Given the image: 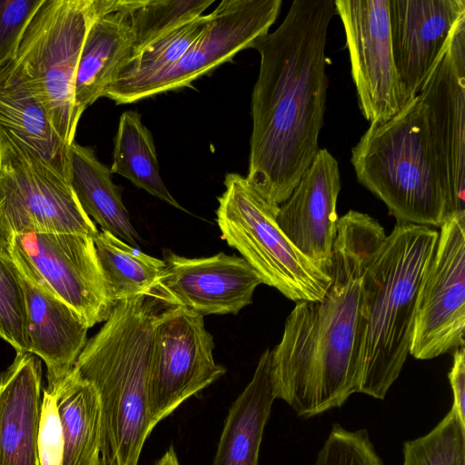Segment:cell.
<instances>
[{"mask_svg":"<svg viewBox=\"0 0 465 465\" xmlns=\"http://www.w3.org/2000/svg\"><path fill=\"white\" fill-rule=\"evenodd\" d=\"M341 189L337 160L321 148L290 197L279 206L277 223L303 255L330 273Z\"/></svg>","mask_w":465,"mask_h":465,"instance_id":"obj_17","label":"cell"},{"mask_svg":"<svg viewBox=\"0 0 465 465\" xmlns=\"http://www.w3.org/2000/svg\"><path fill=\"white\" fill-rule=\"evenodd\" d=\"M102 0H43L27 24L14 65L48 120L67 145L74 142L75 74L90 26Z\"/></svg>","mask_w":465,"mask_h":465,"instance_id":"obj_6","label":"cell"},{"mask_svg":"<svg viewBox=\"0 0 465 465\" xmlns=\"http://www.w3.org/2000/svg\"><path fill=\"white\" fill-rule=\"evenodd\" d=\"M169 305L158 294L116 303L75 362L74 371L99 395L105 465H138L153 430L147 399L149 361L155 326Z\"/></svg>","mask_w":465,"mask_h":465,"instance_id":"obj_3","label":"cell"},{"mask_svg":"<svg viewBox=\"0 0 465 465\" xmlns=\"http://www.w3.org/2000/svg\"><path fill=\"white\" fill-rule=\"evenodd\" d=\"M453 392L452 410L461 424L465 425V349L454 350L452 367L448 374Z\"/></svg>","mask_w":465,"mask_h":465,"instance_id":"obj_34","label":"cell"},{"mask_svg":"<svg viewBox=\"0 0 465 465\" xmlns=\"http://www.w3.org/2000/svg\"><path fill=\"white\" fill-rule=\"evenodd\" d=\"M213 335L203 316L169 305L155 326L148 371V412L153 429L183 402L224 375L214 361Z\"/></svg>","mask_w":465,"mask_h":465,"instance_id":"obj_10","label":"cell"},{"mask_svg":"<svg viewBox=\"0 0 465 465\" xmlns=\"http://www.w3.org/2000/svg\"><path fill=\"white\" fill-rule=\"evenodd\" d=\"M417 95L443 173L450 217L465 215V15Z\"/></svg>","mask_w":465,"mask_h":465,"instance_id":"obj_13","label":"cell"},{"mask_svg":"<svg viewBox=\"0 0 465 465\" xmlns=\"http://www.w3.org/2000/svg\"><path fill=\"white\" fill-rule=\"evenodd\" d=\"M98 232L69 179L0 125V247L7 251L15 236L30 232L94 239Z\"/></svg>","mask_w":465,"mask_h":465,"instance_id":"obj_8","label":"cell"},{"mask_svg":"<svg viewBox=\"0 0 465 465\" xmlns=\"http://www.w3.org/2000/svg\"><path fill=\"white\" fill-rule=\"evenodd\" d=\"M0 338L16 353H29L24 289L10 254L0 247Z\"/></svg>","mask_w":465,"mask_h":465,"instance_id":"obj_30","label":"cell"},{"mask_svg":"<svg viewBox=\"0 0 465 465\" xmlns=\"http://www.w3.org/2000/svg\"><path fill=\"white\" fill-rule=\"evenodd\" d=\"M133 0H102V12L85 36L74 84V111L79 122L84 110L103 97L119 70L129 61Z\"/></svg>","mask_w":465,"mask_h":465,"instance_id":"obj_20","label":"cell"},{"mask_svg":"<svg viewBox=\"0 0 465 465\" xmlns=\"http://www.w3.org/2000/svg\"><path fill=\"white\" fill-rule=\"evenodd\" d=\"M419 287L410 354L431 360L464 346L465 215L440 227Z\"/></svg>","mask_w":465,"mask_h":465,"instance_id":"obj_11","label":"cell"},{"mask_svg":"<svg viewBox=\"0 0 465 465\" xmlns=\"http://www.w3.org/2000/svg\"><path fill=\"white\" fill-rule=\"evenodd\" d=\"M165 268L156 293L168 304L203 316L237 314L252 302L262 281L242 258L219 252L187 258L164 252Z\"/></svg>","mask_w":465,"mask_h":465,"instance_id":"obj_15","label":"cell"},{"mask_svg":"<svg viewBox=\"0 0 465 465\" xmlns=\"http://www.w3.org/2000/svg\"><path fill=\"white\" fill-rule=\"evenodd\" d=\"M110 171L125 177L153 196L183 210L160 175L153 135L135 111H125L120 116Z\"/></svg>","mask_w":465,"mask_h":465,"instance_id":"obj_26","label":"cell"},{"mask_svg":"<svg viewBox=\"0 0 465 465\" xmlns=\"http://www.w3.org/2000/svg\"><path fill=\"white\" fill-rule=\"evenodd\" d=\"M11 242L22 251L47 287L88 328L108 319L114 305L107 295L93 238L30 232L15 236Z\"/></svg>","mask_w":465,"mask_h":465,"instance_id":"obj_14","label":"cell"},{"mask_svg":"<svg viewBox=\"0 0 465 465\" xmlns=\"http://www.w3.org/2000/svg\"><path fill=\"white\" fill-rule=\"evenodd\" d=\"M69 182L84 211L102 230L138 248L140 237L131 223L120 188L93 148L75 142L71 144Z\"/></svg>","mask_w":465,"mask_h":465,"instance_id":"obj_23","label":"cell"},{"mask_svg":"<svg viewBox=\"0 0 465 465\" xmlns=\"http://www.w3.org/2000/svg\"><path fill=\"white\" fill-rule=\"evenodd\" d=\"M155 465H180L173 445L169 447Z\"/></svg>","mask_w":465,"mask_h":465,"instance_id":"obj_35","label":"cell"},{"mask_svg":"<svg viewBox=\"0 0 465 465\" xmlns=\"http://www.w3.org/2000/svg\"><path fill=\"white\" fill-rule=\"evenodd\" d=\"M271 357L270 350L261 355L251 381L231 405L213 465H259L264 428L276 400Z\"/></svg>","mask_w":465,"mask_h":465,"instance_id":"obj_21","label":"cell"},{"mask_svg":"<svg viewBox=\"0 0 465 465\" xmlns=\"http://www.w3.org/2000/svg\"><path fill=\"white\" fill-rule=\"evenodd\" d=\"M313 465H384L365 429L348 430L336 423Z\"/></svg>","mask_w":465,"mask_h":465,"instance_id":"obj_31","label":"cell"},{"mask_svg":"<svg viewBox=\"0 0 465 465\" xmlns=\"http://www.w3.org/2000/svg\"><path fill=\"white\" fill-rule=\"evenodd\" d=\"M56 391L64 439L62 465H99L102 411L95 388L74 369Z\"/></svg>","mask_w":465,"mask_h":465,"instance_id":"obj_24","label":"cell"},{"mask_svg":"<svg viewBox=\"0 0 465 465\" xmlns=\"http://www.w3.org/2000/svg\"><path fill=\"white\" fill-rule=\"evenodd\" d=\"M43 0H0V64L16 55L24 31Z\"/></svg>","mask_w":465,"mask_h":465,"instance_id":"obj_33","label":"cell"},{"mask_svg":"<svg viewBox=\"0 0 465 465\" xmlns=\"http://www.w3.org/2000/svg\"><path fill=\"white\" fill-rule=\"evenodd\" d=\"M37 434L39 465H62L64 439L57 410V391L43 389Z\"/></svg>","mask_w":465,"mask_h":465,"instance_id":"obj_32","label":"cell"},{"mask_svg":"<svg viewBox=\"0 0 465 465\" xmlns=\"http://www.w3.org/2000/svg\"><path fill=\"white\" fill-rule=\"evenodd\" d=\"M42 391L40 358L16 353L0 375V465H39Z\"/></svg>","mask_w":465,"mask_h":465,"instance_id":"obj_19","label":"cell"},{"mask_svg":"<svg viewBox=\"0 0 465 465\" xmlns=\"http://www.w3.org/2000/svg\"><path fill=\"white\" fill-rule=\"evenodd\" d=\"M386 237L371 216L350 210L337 221L324 295L296 302L281 341L271 351L276 399L308 419L344 404L357 392V333L361 278Z\"/></svg>","mask_w":465,"mask_h":465,"instance_id":"obj_2","label":"cell"},{"mask_svg":"<svg viewBox=\"0 0 465 465\" xmlns=\"http://www.w3.org/2000/svg\"><path fill=\"white\" fill-rule=\"evenodd\" d=\"M439 232L399 223L370 257L361 278L357 392L383 400L410 354L416 299Z\"/></svg>","mask_w":465,"mask_h":465,"instance_id":"obj_4","label":"cell"},{"mask_svg":"<svg viewBox=\"0 0 465 465\" xmlns=\"http://www.w3.org/2000/svg\"><path fill=\"white\" fill-rule=\"evenodd\" d=\"M107 295L116 303L143 295L155 294L163 275V260L143 252L102 230L94 237Z\"/></svg>","mask_w":465,"mask_h":465,"instance_id":"obj_25","label":"cell"},{"mask_svg":"<svg viewBox=\"0 0 465 465\" xmlns=\"http://www.w3.org/2000/svg\"><path fill=\"white\" fill-rule=\"evenodd\" d=\"M14 59L0 64V125L69 179L70 147L54 131L45 108L15 70Z\"/></svg>","mask_w":465,"mask_h":465,"instance_id":"obj_22","label":"cell"},{"mask_svg":"<svg viewBox=\"0 0 465 465\" xmlns=\"http://www.w3.org/2000/svg\"><path fill=\"white\" fill-rule=\"evenodd\" d=\"M213 3V0H133L129 11L132 31L129 61L157 40L202 15Z\"/></svg>","mask_w":465,"mask_h":465,"instance_id":"obj_27","label":"cell"},{"mask_svg":"<svg viewBox=\"0 0 465 465\" xmlns=\"http://www.w3.org/2000/svg\"><path fill=\"white\" fill-rule=\"evenodd\" d=\"M24 289L29 353L44 361L49 391H56L72 372L87 342L88 327L81 317L43 282L13 242L6 251Z\"/></svg>","mask_w":465,"mask_h":465,"instance_id":"obj_16","label":"cell"},{"mask_svg":"<svg viewBox=\"0 0 465 465\" xmlns=\"http://www.w3.org/2000/svg\"><path fill=\"white\" fill-rule=\"evenodd\" d=\"M335 15L334 0H294L277 29L252 46L261 61L246 178L279 206L321 149L329 85L325 48Z\"/></svg>","mask_w":465,"mask_h":465,"instance_id":"obj_1","label":"cell"},{"mask_svg":"<svg viewBox=\"0 0 465 465\" xmlns=\"http://www.w3.org/2000/svg\"><path fill=\"white\" fill-rule=\"evenodd\" d=\"M210 19V14L202 15L157 40L139 56L126 63L110 85L144 79L175 63L203 34Z\"/></svg>","mask_w":465,"mask_h":465,"instance_id":"obj_28","label":"cell"},{"mask_svg":"<svg viewBox=\"0 0 465 465\" xmlns=\"http://www.w3.org/2000/svg\"><path fill=\"white\" fill-rule=\"evenodd\" d=\"M402 465H465V425L450 409L424 436L403 443Z\"/></svg>","mask_w":465,"mask_h":465,"instance_id":"obj_29","label":"cell"},{"mask_svg":"<svg viewBox=\"0 0 465 465\" xmlns=\"http://www.w3.org/2000/svg\"><path fill=\"white\" fill-rule=\"evenodd\" d=\"M282 0H223L209 25L175 63L135 82L108 86L104 95L126 104L190 85L269 33Z\"/></svg>","mask_w":465,"mask_h":465,"instance_id":"obj_9","label":"cell"},{"mask_svg":"<svg viewBox=\"0 0 465 465\" xmlns=\"http://www.w3.org/2000/svg\"><path fill=\"white\" fill-rule=\"evenodd\" d=\"M363 117L382 124L408 102L394 63L389 0H334Z\"/></svg>","mask_w":465,"mask_h":465,"instance_id":"obj_12","label":"cell"},{"mask_svg":"<svg viewBox=\"0 0 465 465\" xmlns=\"http://www.w3.org/2000/svg\"><path fill=\"white\" fill-rule=\"evenodd\" d=\"M99 465H105V464H104V463L103 462V460H101V461H100V464H99Z\"/></svg>","mask_w":465,"mask_h":465,"instance_id":"obj_36","label":"cell"},{"mask_svg":"<svg viewBox=\"0 0 465 465\" xmlns=\"http://www.w3.org/2000/svg\"><path fill=\"white\" fill-rule=\"evenodd\" d=\"M463 15L465 0H389L392 54L408 101L419 94Z\"/></svg>","mask_w":465,"mask_h":465,"instance_id":"obj_18","label":"cell"},{"mask_svg":"<svg viewBox=\"0 0 465 465\" xmlns=\"http://www.w3.org/2000/svg\"><path fill=\"white\" fill-rule=\"evenodd\" d=\"M218 197L216 221L222 238L256 271L262 283L298 302L321 299L331 278L286 238L269 201L242 175L230 173Z\"/></svg>","mask_w":465,"mask_h":465,"instance_id":"obj_7","label":"cell"},{"mask_svg":"<svg viewBox=\"0 0 465 465\" xmlns=\"http://www.w3.org/2000/svg\"><path fill=\"white\" fill-rule=\"evenodd\" d=\"M358 182L399 223L440 227L450 217L449 194L418 95L391 119L371 124L351 149Z\"/></svg>","mask_w":465,"mask_h":465,"instance_id":"obj_5","label":"cell"}]
</instances>
